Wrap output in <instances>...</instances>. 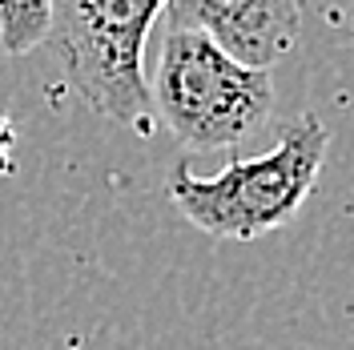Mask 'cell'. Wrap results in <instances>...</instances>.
Here are the masks:
<instances>
[{
  "mask_svg": "<svg viewBox=\"0 0 354 350\" xmlns=\"http://www.w3.org/2000/svg\"><path fill=\"white\" fill-rule=\"evenodd\" d=\"M330 129L318 117H298L282 129L274 149L250 161H230L209 177L189 174L185 165L169 181V197L181 218L201 234L221 241H254L282 230L302 214L326 161Z\"/></svg>",
  "mask_w": 354,
  "mask_h": 350,
  "instance_id": "cell-1",
  "label": "cell"
},
{
  "mask_svg": "<svg viewBox=\"0 0 354 350\" xmlns=\"http://www.w3.org/2000/svg\"><path fill=\"white\" fill-rule=\"evenodd\" d=\"M153 117L189 149H234L274 113L270 68L234 61L205 33L169 28L149 81Z\"/></svg>",
  "mask_w": 354,
  "mask_h": 350,
  "instance_id": "cell-2",
  "label": "cell"
},
{
  "mask_svg": "<svg viewBox=\"0 0 354 350\" xmlns=\"http://www.w3.org/2000/svg\"><path fill=\"white\" fill-rule=\"evenodd\" d=\"M165 0H53V48L68 89L113 125L149 137L157 125L145 41Z\"/></svg>",
  "mask_w": 354,
  "mask_h": 350,
  "instance_id": "cell-3",
  "label": "cell"
},
{
  "mask_svg": "<svg viewBox=\"0 0 354 350\" xmlns=\"http://www.w3.org/2000/svg\"><path fill=\"white\" fill-rule=\"evenodd\" d=\"M161 17L169 28L205 33L250 68H274L302 37L298 0H165Z\"/></svg>",
  "mask_w": 354,
  "mask_h": 350,
  "instance_id": "cell-4",
  "label": "cell"
},
{
  "mask_svg": "<svg viewBox=\"0 0 354 350\" xmlns=\"http://www.w3.org/2000/svg\"><path fill=\"white\" fill-rule=\"evenodd\" d=\"M53 41V0H0V53L24 57Z\"/></svg>",
  "mask_w": 354,
  "mask_h": 350,
  "instance_id": "cell-5",
  "label": "cell"
}]
</instances>
